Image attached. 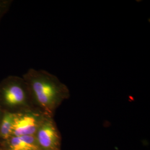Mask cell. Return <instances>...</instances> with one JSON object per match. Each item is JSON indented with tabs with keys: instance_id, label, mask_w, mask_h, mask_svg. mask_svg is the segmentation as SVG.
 I'll return each mask as SVG.
<instances>
[{
	"instance_id": "cell-6",
	"label": "cell",
	"mask_w": 150,
	"mask_h": 150,
	"mask_svg": "<svg viewBox=\"0 0 150 150\" xmlns=\"http://www.w3.org/2000/svg\"><path fill=\"white\" fill-rule=\"evenodd\" d=\"M11 150H36L35 145L27 143L22 137H13L11 140Z\"/></svg>"
},
{
	"instance_id": "cell-7",
	"label": "cell",
	"mask_w": 150,
	"mask_h": 150,
	"mask_svg": "<svg viewBox=\"0 0 150 150\" xmlns=\"http://www.w3.org/2000/svg\"><path fill=\"white\" fill-rule=\"evenodd\" d=\"M12 2L11 0H0V23L9 10Z\"/></svg>"
},
{
	"instance_id": "cell-5",
	"label": "cell",
	"mask_w": 150,
	"mask_h": 150,
	"mask_svg": "<svg viewBox=\"0 0 150 150\" xmlns=\"http://www.w3.org/2000/svg\"><path fill=\"white\" fill-rule=\"evenodd\" d=\"M15 113L6 112L2 118L1 125V134L4 139H7L12 134V127Z\"/></svg>"
},
{
	"instance_id": "cell-3",
	"label": "cell",
	"mask_w": 150,
	"mask_h": 150,
	"mask_svg": "<svg viewBox=\"0 0 150 150\" xmlns=\"http://www.w3.org/2000/svg\"><path fill=\"white\" fill-rule=\"evenodd\" d=\"M39 126L38 116L30 112L15 113L12 134L20 137L33 135Z\"/></svg>"
},
{
	"instance_id": "cell-4",
	"label": "cell",
	"mask_w": 150,
	"mask_h": 150,
	"mask_svg": "<svg viewBox=\"0 0 150 150\" xmlns=\"http://www.w3.org/2000/svg\"><path fill=\"white\" fill-rule=\"evenodd\" d=\"M57 139V133L52 121L47 120L43 122L38 131V141L45 148L53 146Z\"/></svg>"
},
{
	"instance_id": "cell-2",
	"label": "cell",
	"mask_w": 150,
	"mask_h": 150,
	"mask_svg": "<svg viewBox=\"0 0 150 150\" xmlns=\"http://www.w3.org/2000/svg\"><path fill=\"white\" fill-rule=\"evenodd\" d=\"M31 97L26 83L23 79L10 76L0 82V100L9 107L22 106Z\"/></svg>"
},
{
	"instance_id": "cell-1",
	"label": "cell",
	"mask_w": 150,
	"mask_h": 150,
	"mask_svg": "<svg viewBox=\"0 0 150 150\" xmlns=\"http://www.w3.org/2000/svg\"><path fill=\"white\" fill-rule=\"evenodd\" d=\"M22 78L27 84L31 97L49 112L69 95L68 87L47 71L30 69Z\"/></svg>"
}]
</instances>
